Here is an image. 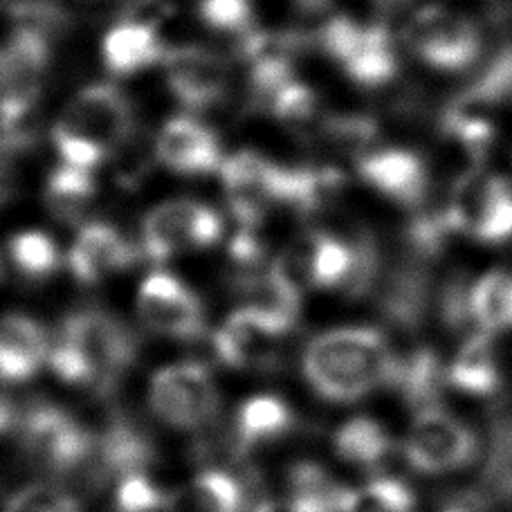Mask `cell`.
<instances>
[{"label": "cell", "instance_id": "1", "mask_svg": "<svg viewBox=\"0 0 512 512\" xmlns=\"http://www.w3.org/2000/svg\"><path fill=\"white\" fill-rule=\"evenodd\" d=\"M140 355V337L102 306H81L50 337L54 376L95 396L113 393Z\"/></svg>", "mask_w": 512, "mask_h": 512}, {"label": "cell", "instance_id": "2", "mask_svg": "<svg viewBox=\"0 0 512 512\" xmlns=\"http://www.w3.org/2000/svg\"><path fill=\"white\" fill-rule=\"evenodd\" d=\"M398 353L378 328L349 326L317 335L306 346L301 371L319 398L337 405L389 387Z\"/></svg>", "mask_w": 512, "mask_h": 512}, {"label": "cell", "instance_id": "3", "mask_svg": "<svg viewBox=\"0 0 512 512\" xmlns=\"http://www.w3.org/2000/svg\"><path fill=\"white\" fill-rule=\"evenodd\" d=\"M133 126V106L124 90L93 84L63 108L52 126V144L66 164L93 171L111 160Z\"/></svg>", "mask_w": 512, "mask_h": 512}, {"label": "cell", "instance_id": "4", "mask_svg": "<svg viewBox=\"0 0 512 512\" xmlns=\"http://www.w3.org/2000/svg\"><path fill=\"white\" fill-rule=\"evenodd\" d=\"M16 441L25 459L52 477L88 479L95 459L97 434L63 407L50 402H32L23 407Z\"/></svg>", "mask_w": 512, "mask_h": 512}, {"label": "cell", "instance_id": "5", "mask_svg": "<svg viewBox=\"0 0 512 512\" xmlns=\"http://www.w3.org/2000/svg\"><path fill=\"white\" fill-rule=\"evenodd\" d=\"M297 322L263 306L234 310L214 335L218 360L230 369L268 373L283 367Z\"/></svg>", "mask_w": 512, "mask_h": 512}, {"label": "cell", "instance_id": "6", "mask_svg": "<svg viewBox=\"0 0 512 512\" xmlns=\"http://www.w3.org/2000/svg\"><path fill=\"white\" fill-rule=\"evenodd\" d=\"M315 43L362 88H382L398 75V52L382 25H364L335 14Z\"/></svg>", "mask_w": 512, "mask_h": 512}, {"label": "cell", "instance_id": "7", "mask_svg": "<svg viewBox=\"0 0 512 512\" xmlns=\"http://www.w3.org/2000/svg\"><path fill=\"white\" fill-rule=\"evenodd\" d=\"M405 41L420 61L445 72L468 70L483 50L477 21L450 5L420 7L405 27Z\"/></svg>", "mask_w": 512, "mask_h": 512}, {"label": "cell", "instance_id": "8", "mask_svg": "<svg viewBox=\"0 0 512 512\" xmlns=\"http://www.w3.org/2000/svg\"><path fill=\"white\" fill-rule=\"evenodd\" d=\"M149 402L153 414L180 432H200L221 414V391L205 364L178 362L155 371Z\"/></svg>", "mask_w": 512, "mask_h": 512}, {"label": "cell", "instance_id": "9", "mask_svg": "<svg viewBox=\"0 0 512 512\" xmlns=\"http://www.w3.org/2000/svg\"><path fill=\"white\" fill-rule=\"evenodd\" d=\"M452 232H461L486 245L512 239V185L495 173L474 171L454 182L445 203Z\"/></svg>", "mask_w": 512, "mask_h": 512}, {"label": "cell", "instance_id": "10", "mask_svg": "<svg viewBox=\"0 0 512 512\" xmlns=\"http://www.w3.org/2000/svg\"><path fill=\"white\" fill-rule=\"evenodd\" d=\"M223 218L198 200L178 198L155 205L142 221L140 250L151 263H164L189 250H207L221 241Z\"/></svg>", "mask_w": 512, "mask_h": 512}, {"label": "cell", "instance_id": "11", "mask_svg": "<svg viewBox=\"0 0 512 512\" xmlns=\"http://www.w3.org/2000/svg\"><path fill=\"white\" fill-rule=\"evenodd\" d=\"M481 443L472 429L443 407L416 411L405 441V459L423 474H450L479 459Z\"/></svg>", "mask_w": 512, "mask_h": 512}, {"label": "cell", "instance_id": "12", "mask_svg": "<svg viewBox=\"0 0 512 512\" xmlns=\"http://www.w3.org/2000/svg\"><path fill=\"white\" fill-rule=\"evenodd\" d=\"M50 61V39L39 32L14 30L0 45V124H14L34 115Z\"/></svg>", "mask_w": 512, "mask_h": 512}, {"label": "cell", "instance_id": "13", "mask_svg": "<svg viewBox=\"0 0 512 512\" xmlns=\"http://www.w3.org/2000/svg\"><path fill=\"white\" fill-rule=\"evenodd\" d=\"M137 317L155 335L200 340L207 333V313L200 297L169 272H151L137 290Z\"/></svg>", "mask_w": 512, "mask_h": 512}, {"label": "cell", "instance_id": "14", "mask_svg": "<svg viewBox=\"0 0 512 512\" xmlns=\"http://www.w3.org/2000/svg\"><path fill=\"white\" fill-rule=\"evenodd\" d=\"M225 203L241 230H259L279 205L281 167L256 151H239L221 167Z\"/></svg>", "mask_w": 512, "mask_h": 512}, {"label": "cell", "instance_id": "15", "mask_svg": "<svg viewBox=\"0 0 512 512\" xmlns=\"http://www.w3.org/2000/svg\"><path fill=\"white\" fill-rule=\"evenodd\" d=\"M171 93L194 111L221 104L232 88V66L221 54L203 45H180L162 59Z\"/></svg>", "mask_w": 512, "mask_h": 512}, {"label": "cell", "instance_id": "16", "mask_svg": "<svg viewBox=\"0 0 512 512\" xmlns=\"http://www.w3.org/2000/svg\"><path fill=\"white\" fill-rule=\"evenodd\" d=\"M142 250L117 227L108 223H88L79 230L68 252V268L79 283L93 286L104 279L131 270L140 263Z\"/></svg>", "mask_w": 512, "mask_h": 512}, {"label": "cell", "instance_id": "17", "mask_svg": "<svg viewBox=\"0 0 512 512\" xmlns=\"http://www.w3.org/2000/svg\"><path fill=\"white\" fill-rule=\"evenodd\" d=\"M358 173L371 189L402 207L423 209L429 191L427 162L409 149L362 153Z\"/></svg>", "mask_w": 512, "mask_h": 512}, {"label": "cell", "instance_id": "18", "mask_svg": "<svg viewBox=\"0 0 512 512\" xmlns=\"http://www.w3.org/2000/svg\"><path fill=\"white\" fill-rule=\"evenodd\" d=\"M158 162L180 176H207L223 167V146L207 124L173 117L155 140Z\"/></svg>", "mask_w": 512, "mask_h": 512}, {"label": "cell", "instance_id": "19", "mask_svg": "<svg viewBox=\"0 0 512 512\" xmlns=\"http://www.w3.org/2000/svg\"><path fill=\"white\" fill-rule=\"evenodd\" d=\"M378 308L387 324L398 331H418L432 304V281L423 259L402 263L393 268L380 283Z\"/></svg>", "mask_w": 512, "mask_h": 512}, {"label": "cell", "instance_id": "20", "mask_svg": "<svg viewBox=\"0 0 512 512\" xmlns=\"http://www.w3.org/2000/svg\"><path fill=\"white\" fill-rule=\"evenodd\" d=\"M50 337L30 315H0V380L21 384L48 364Z\"/></svg>", "mask_w": 512, "mask_h": 512}, {"label": "cell", "instance_id": "21", "mask_svg": "<svg viewBox=\"0 0 512 512\" xmlns=\"http://www.w3.org/2000/svg\"><path fill=\"white\" fill-rule=\"evenodd\" d=\"M295 411L279 396L263 393L245 400L236 409L232 423V450L241 459H248L261 447L286 438L295 429Z\"/></svg>", "mask_w": 512, "mask_h": 512}, {"label": "cell", "instance_id": "22", "mask_svg": "<svg viewBox=\"0 0 512 512\" xmlns=\"http://www.w3.org/2000/svg\"><path fill=\"white\" fill-rule=\"evenodd\" d=\"M61 265L57 243L43 232H21L0 245V283L36 286Z\"/></svg>", "mask_w": 512, "mask_h": 512}, {"label": "cell", "instance_id": "23", "mask_svg": "<svg viewBox=\"0 0 512 512\" xmlns=\"http://www.w3.org/2000/svg\"><path fill=\"white\" fill-rule=\"evenodd\" d=\"M164 45L160 34L151 23L122 21L106 34L102 43V57L108 72L117 77H128L151 68L164 59Z\"/></svg>", "mask_w": 512, "mask_h": 512}, {"label": "cell", "instance_id": "24", "mask_svg": "<svg viewBox=\"0 0 512 512\" xmlns=\"http://www.w3.org/2000/svg\"><path fill=\"white\" fill-rule=\"evenodd\" d=\"M447 384V369L438 353L429 346H418L407 355H398L391 389H396L407 405L420 411L436 407Z\"/></svg>", "mask_w": 512, "mask_h": 512}, {"label": "cell", "instance_id": "25", "mask_svg": "<svg viewBox=\"0 0 512 512\" xmlns=\"http://www.w3.org/2000/svg\"><path fill=\"white\" fill-rule=\"evenodd\" d=\"M245 490L225 470H207L167 495L164 512H243Z\"/></svg>", "mask_w": 512, "mask_h": 512}, {"label": "cell", "instance_id": "26", "mask_svg": "<svg viewBox=\"0 0 512 512\" xmlns=\"http://www.w3.org/2000/svg\"><path fill=\"white\" fill-rule=\"evenodd\" d=\"M447 384L468 396H492L501 387V371L490 333H474L447 367Z\"/></svg>", "mask_w": 512, "mask_h": 512}, {"label": "cell", "instance_id": "27", "mask_svg": "<svg viewBox=\"0 0 512 512\" xmlns=\"http://www.w3.org/2000/svg\"><path fill=\"white\" fill-rule=\"evenodd\" d=\"M479 497L488 510L499 506H512V414L495 411L490 420L488 456L483 463Z\"/></svg>", "mask_w": 512, "mask_h": 512}, {"label": "cell", "instance_id": "28", "mask_svg": "<svg viewBox=\"0 0 512 512\" xmlns=\"http://www.w3.org/2000/svg\"><path fill=\"white\" fill-rule=\"evenodd\" d=\"M333 450L344 463L360 470H378L389 461L393 441L378 420L358 416L346 420L333 436Z\"/></svg>", "mask_w": 512, "mask_h": 512}, {"label": "cell", "instance_id": "29", "mask_svg": "<svg viewBox=\"0 0 512 512\" xmlns=\"http://www.w3.org/2000/svg\"><path fill=\"white\" fill-rule=\"evenodd\" d=\"M97 196L93 173L72 164H61L45 182L43 203L48 212L61 223H79Z\"/></svg>", "mask_w": 512, "mask_h": 512}, {"label": "cell", "instance_id": "30", "mask_svg": "<svg viewBox=\"0 0 512 512\" xmlns=\"http://www.w3.org/2000/svg\"><path fill=\"white\" fill-rule=\"evenodd\" d=\"M349 488L315 461H299L288 474V499L301 512H344Z\"/></svg>", "mask_w": 512, "mask_h": 512}, {"label": "cell", "instance_id": "31", "mask_svg": "<svg viewBox=\"0 0 512 512\" xmlns=\"http://www.w3.org/2000/svg\"><path fill=\"white\" fill-rule=\"evenodd\" d=\"M472 319L486 333L512 328V272L495 270L472 283Z\"/></svg>", "mask_w": 512, "mask_h": 512}, {"label": "cell", "instance_id": "32", "mask_svg": "<svg viewBox=\"0 0 512 512\" xmlns=\"http://www.w3.org/2000/svg\"><path fill=\"white\" fill-rule=\"evenodd\" d=\"M270 111L290 133L310 137V140H313L317 126L324 117L319 113V99L315 90L301 84V81H290L286 88H281V93L274 97Z\"/></svg>", "mask_w": 512, "mask_h": 512}, {"label": "cell", "instance_id": "33", "mask_svg": "<svg viewBox=\"0 0 512 512\" xmlns=\"http://www.w3.org/2000/svg\"><path fill=\"white\" fill-rule=\"evenodd\" d=\"M416 497L405 481L373 479L360 490H349L344 512H414Z\"/></svg>", "mask_w": 512, "mask_h": 512}, {"label": "cell", "instance_id": "34", "mask_svg": "<svg viewBox=\"0 0 512 512\" xmlns=\"http://www.w3.org/2000/svg\"><path fill=\"white\" fill-rule=\"evenodd\" d=\"M376 135L378 124L367 115H324L313 137L331 149L362 155Z\"/></svg>", "mask_w": 512, "mask_h": 512}, {"label": "cell", "instance_id": "35", "mask_svg": "<svg viewBox=\"0 0 512 512\" xmlns=\"http://www.w3.org/2000/svg\"><path fill=\"white\" fill-rule=\"evenodd\" d=\"M198 16L207 30L230 36L236 45L259 30L252 0H200Z\"/></svg>", "mask_w": 512, "mask_h": 512}, {"label": "cell", "instance_id": "36", "mask_svg": "<svg viewBox=\"0 0 512 512\" xmlns=\"http://www.w3.org/2000/svg\"><path fill=\"white\" fill-rule=\"evenodd\" d=\"M115 178L124 189H135L151 171L153 160H158L155 142L151 133L144 126H133V131L124 137V142L117 146L111 155Z\"/></svg>", "mask_w": 512, "mask_h": 512}, {"label": "cell", "instance_id": "37", "mask_svg": "<svg viewBox=\"0 0 512 512\" xmlns=\"http://www.w3.org/2000/svg\"><path fill=\"white\" fill-rule=\"evenodd\" d=\"M164 504H167V495L149 477V472L128 474L115 483V512H158L164 510Z\"/></svg>", "mask_w": 512, "mask_h": 512}, {"label": "cell", "instance_id": "38", "mask_svg": "<svg viewBox=\"0 0 512 512\" xmlns=\"http://www.w3.org/2000/svg\"><path fill=\"white\" fill-rule=\"evenodd\" d=\"M472 283L456 274L450 281H445V286L438 292V317L445 328L450 331H461V328L472 322Z\"/></svg>", "mask_w": 512, "mask_h": 512}, {"label": "cell", "instance_id": "39", "mask_svg": "<svg viewBox=\"0 0 512 512\" xmlns=\"http://www.w3.org/2000/svg\"><path fill=\"white\" fill-rule=\"evenodd\" d=\"M23 407L12 400L7 393H0V436H16L18 423H21Z\"/></svg>", "mask_w": 512, "mask_h": 512}, {"label": "cell", "instance_id": "40", "mask_svg": "<svg viewBox=\"0 0 512 512\" xmlns=\"http://www.w3.org/2000/svg\"><path fill=\"white\" fill-rule=\"evenodd\" d=\"M16 194V173L7 158L0 155V207L7 205Z\"/></svg>", "mask_w": 512, "mask_h": 512}, {"label": "cell", "instance_id": "41", "mask_svg": "<svg viewBox=\"0 0 512 512\" xmlns=\"http://www.w3.org/2000/svg\"><path fill=\"white\" fill-rule=\"evenodd\" d=\"M254 512H301V510L295 504H292L290 499H283V501L265 499V501H261L259 506H256Z\"/></svg>", "mask_w": 512, "mask_h": 512}, {"label": "cell", "instance_id": "42", "mask_svg": "<svg viewBox=\"0 0 512 512\" xmlns=\"http://www.w3.org/2000/svg\"><path fill=\"white\" fill-rule=\"evenodd\" d=\"M441 512H474L470 506H465V504H461V501H456V499H452L450 504H447Z\"/></svg>", "mask_w": 512, "mask_h": 512}]
</instances>
